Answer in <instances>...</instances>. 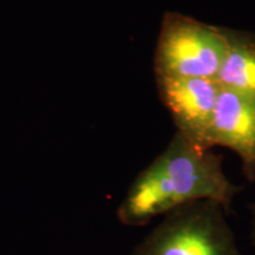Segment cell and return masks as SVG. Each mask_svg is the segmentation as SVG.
I'll list each match as a JSON object with an SVG mask.
<instances>
[{"label": "cell", "instance_id": "obj_1", "mask_svg": "<svg viewBox=\"0 0 255 255\" xmlns=\"http://www.w3.org/2000/svg\"><path fill=\"white\" fill-rule=\"evenodd\" d=\"M240 190L223 170L221 155L175 132L164 150L135 178L117 216L123 225L136 227L202 200L218 202L228 212Z\"/></svg>", "mask_w": 255, "mask_h": 255}, {"label": "cell", "instance_id": "obj_2", "mask_svg": "<svg viewBox=\"0 0 255 255\" xmlns=\"http://www.w3.org/2000/svg\"><path fill=\"white\" fill-rule=\"evenodd\" d=\"M226 215L225 207L209 200L178 207L131 255H242Z\"/></svg>", "mask_w": 255, "mask_h": 255}, {"label": "cell", "instance_id": "obj_3", "mask_svg": "<svg viewBox=\"0 0 255 255\" xmlns=\"http://www.w3.org/2000/svg\"><path fill=\"white\" fill-rule=\"evenodd\" d=\"M225 51L223 26L168 11L162 17L156 43L155 78L215 79Z\"/></svg>", "mask_w": 255, "mask_h": 255}, {"label": "cell", "instance_id": "obj_4", "mask_svg": "<svg viewBox=\"0 0 255 255\" xmlns=\"http://www.w3.org/2000/svg\"><path fill=\"white\" fill-rule=\"evenodd\" d=\"M159 100L167 108L176 132L203 148L218 101L220 85L207 78H156Z\"/></svg>", "mask_w": 255, "mask_h": 255}, {"label": "cell", "instance_id": "obj_5", "mask_svg": "<svg viewBox=\"0 0 255 255\" xmlns=\"http://www.w3.org/2000/svg\"><path fill=\"white\" fill-rule=\"evenodd\" d=\"M214 146L234 151L244 176L255 182V101L221 88L203 142L207 150Z\"/></svg>", "mask_w": 255, "mask_h": 255}, {"label": "cell", "instance_id": "obj_6", "mask_svg": "<svg viewBox=\"0 0 255 255\" xmlns=\"http://www.w3.org/2000/svg\"><path fill=\"white\" fill-rule=\"evenodd\" d=\"M226 51L215 81L220 88L255 101V33L225 27Z\"/></svg>", "mask_w": 255, "mask_h": 255}, {"label": "cell", "instance_id": "obj_7", "mask_svg": "<svg viewBox=\"0 0 255 255\" xmlns=\"http://www.w3.org/2000/svg\"><path fill=\"white\" fill-rule=\"evenodd\" d=\"M248 210L251 215V240L255 246V200L248 205Z\"/></svg>", "mask_w": 255, "mask_h": 255}]
</instances>
